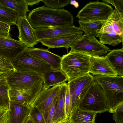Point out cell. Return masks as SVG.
Here are the masks:
<instances>
[{"mask_svg": "<svg viewBox=\"0 0 123 123\" xmlns=\"http://www.w3.org/2000/svg\"><path fill=\"white\" fill-rule=\"evenodd\" d=\"M27 20L34 30L74 25L72 14L64 9H54L45 6L33 9Z\"/></svg>", "mask_w": 123, "mask_h": 123, "instance_id": "cell-1", "label": "cell"}, {"mask_svg": "<svg viewBox=\"0 0 123 123\" xmlns=\"http://www.w3.org/2000/svg\"><path fill=\"white\" fill-rule=\"evenodd\" d=\"M93 76L94 81L99 84L103 90L108 111L113 113L118 106L123 104V76Z\"/></svg>", "mask_w": 123, "mask_h": 123, "instance_id": "cell-2", "label": "cell"}, {"mask_svg": "<svg viewBox=\"0 0 123 123\" xmlns=\"http://www.w3.org/2000/svg\"><path fill=\"white\" fill-rule=\"evenodd\" d=\"M91 55L70 51L62 56L60 70L67 76L68 82L89 73Z\"/></svg>", "mask_w": 123, "mask_h": 123, "instance_id": "cell-3", "label": "cell"}, {"mask_svg": "<svg viewBox=\"0 0 123 123\" xmlns=\"http://www.w3.org/2000/svg\"><path fill=\"white\" fill-rule=\"evenodd\" d=\"M16 71L34 73L42 77L53 68L48 64L32 55L26 49L11 61Z\"/></svg>", "mask_w": 123, "mask_h": 123, "instance_id": "cell-4", "label": "cell"}, {"mask_svg": "<svg viewBox=\"0 0 123 123\" xmlns=\"http://www.w3.org/2000/svg\"><path fill=\"white\" fill-rule=\"evenodd\" d=\"M113 9L104 2H90L86 4L77 13V21L91 22L101 25L107 20Z\"/></svg>", "mask_w": 123, "mask_h": 123, "instance_id": "cell-5", "label": "cell"}, {"mask_svg": "<svg viewBox=\"0 0 123 123\" xmlns=\"http://www.w3.org/2000/svg\"><path fill=\"white\" fill-rule=\"evenodd\" d=\"M82 110L101 113L109 109L100 86L94 81L78 106Z\"/></svg>", "mask_w": 123, "mask_h": 123, "instance_id": "cell-6", "label": "cell"}, {"mask_svg": "<svg viewBox=\"0 0 123 123\" xmlns=\"http://www.w3.org/2000/svg\"><path fill=\"white\" fill-rule=\"evenodd\" d=\"M71 51L86 53L91 55L101 56L109 52L110 49L101 43L95 37L84 33L70 46Z\"/></svg>", "mask_w": 123, "mask_h": 123, "instance_id": "cell-7", "label": "cell"}, {"mask_svg": "<svg viewBox=\"0 0 123 123\" xmlns=\"http://www.w3.org/2000/svg\"><path fill=\"white\" fill-rule=\"evenodd\" d=\"M94 81L93 76L89 73L68 82L71 111L78 106Z\"/></svg>", "mask_w": 123, "mask_h": 123, "instance_id": "cell-8", "label": "cell"}, {"mask_svg": "<svg viewBox=\"0 0 123 123\" xmlns=\"http://www.w3.org/2000/svg\"><path fill=\"white\" fill-rule=\"evenodd\" d=\"M9 88L29 89L43 81L42 77L37 73L15 71L6 78Z\"/></svg>", "mask_w": 123, "mask_h": 123, "instance_id": "cell-9", "label": "cell"}, {"mask_svg": "<svg viewBox=\"0 0 123 123\" xmlns=\"http://www.w3.org/2000/svg\"><path fill=\"white\" fill-rule=\"evenodd\" d=\"M61 84L48 88L43 86L32 104L31 105L37 107L40 111L46 123L49 107L58 94Z\"/></svg>", "mask_w": 123, "mask_h": 123, "instance_id": "cell-10", "label": "cell"}, {"mask_svg": "<svg viewBox=\"0 0 123 123\" xmlns=\"http://www.w3.org/2000/svg\"><path fill=\"white\" fill-rule=\"evenodd\" d=\"M43 81L29 89L9 88L10 101L27 105H31L36 97L43 86Z\"/></svg>", "mask_w": 123, "mask_h": 123, "instance_id": "cell-11", "label": "cell"}, {"mask_svg": "<svg viewBox=\"0 0 123 123\" xmlns=\"http://www.w3.org/2000/svg\"><path fill=\"white\" fill-rule=\"evenodd\" d=\"M38 40L54 38L60 37L83 34V32L79 27L74 25L67 27L40 28L34 30Z\"/></svg>", "mask_w": 123, "mask_h": 123, "instance_id": "cell-12", "label": "cell"}, {"mask_svg": "<svg viewBox=\"0 0 123 123\" xmlns=\"http://www.w3.org/2000/svg\"><path fill=\"white\" fill-rule=\"evenodd\" d=\"M16 25L19 31V40L28 48L34 47L39 42L26 15L18 17Z\"/></svg>", "mask_w": 123, "mask_h": 123, "instance_id": "cell-13", "label": "cell"}, {"mask_svg": "<svg viewBox=\"0 0 123 123\" xmlns=\"http://www.w3.org/2000/svg\"><path fill=\"white\" fill-rule=\"evenodd\" d=\"M28 48L19 40L11 37H0V54L10 61Z\"/></svg>", "mask_w": 123, "mask_h": 123, "instance_id": "cell-14", "label": "cell"}, {"mask_svg": "<svg viewBox=\"0 0 123 123\" xmlns=\"http://www.w3.org/2000/svg\"><path fill=\"white\" fill-rule=\"evenodd\" d=\"M113 14L112 12L107 20L101 25L96 37H98L99 41L103 44H113L118 41L121 37L114 30L112 25Z\"/></svg>", "mask_w": 123, "mask_h": 123, "instance_id": "cell-15", "label": "cell"}, {"mask_svg": "<svg viewBox=\"0 0 123 123\" xmlns=\"http://www.w3.org/2000/svg\"><path fill=\"white\" fill-rule=\"evenodd\" d=\"M90 68L89 73L93 76H117L112 69L105 56L91 55Z\"/></svg>", "mask_w": 123, "mask_h": 123, "instance_id": "cell-16", "label": "cell"}, {"mask_svg": "<svg viewBox=\"0 0 123 123\" xmlns=\"http://www.w3.org/2000/svg\"><path fill=\"white\" fill-rule=\"evenodd\" d=\"M32 107L10 101L8 109V123H25Z\"/></svg>", "mask_w": 123, "mask_h": 123, "instance_id": "cell-17", "label": "cell"}, {"mask_svg": "<svg viewBox=\"0 0 123 123\" xmlns=\"http://www.w3.org/2000/svg\"><path fill=\"white\" fill-rule=\"evenodd\" d=\"M26 50L34 56L49 64L54 70H60L62 57L41 48H28Z\"/></svg>", "mask_w": 123, "mask_h": 123, "instance_id": "cell-18", "label": "cell"}, {"mask_svg": "<svg viewBox=\"0 0 123 123\" xmlns=\"http://www.w3.org/2000/svg\"><path fill=\"white\" fill-rule=\"evenodd\" d=\"M83 34H79L73 35L62 36L48 39L42 40L39 41L42 44L47 47L48 49L64 47L67 50L70 44L80 37Z\"/></svg>", "mask_w": 123, "mask_h": 123, "instance_id": "cell-19", "label": "cell"}, {"mask_svg": "<svg viewBox=\"0 0 123 123\" xmlns=\"http://www.w3.org/2000/svg\"><path fill=\"white\" fill-rule=\"evenodd\" d=\"M118 76H123V48L111 50L105 56Z\"/></svg>", "mask_w": 123, "mask_h": 123, "instance_id": "cell-20", "label": "cell"}, {"mask_svg": "<svg viewBox=\"0 0 123 123\" xmlns=\"http://www.w3.org/2000/svg\"><path fill=\"white\" fill-rule=\"evenodd\" d=\"M42 77L44 84L43 87L46 88L68 80L67 76L60 70L52 69L44 74Z\"/></svg>", "mask_w": 123, "mask_h": 123, "instance_id": "cell-21", "label": "cell"}, {"mask_svg": "<svg viewBox=\"0 0 123 123\" xmlns=\"http://www.w3.org/2000/svg\"><path fill=\"white\" fill-rule=\"evenodd\" d=\"M67 87L68 85L66 82L61 84L57 94L55 111L52 122L58 119H63L67 117L65 113V98Z\"/></svg>", "mask_w": 123, "mask_h": 123, "instance_id": "cell-22", "label": "cell"}, {"mask_svg": "<svg viewBox=\"0 0 123 123\" xmlns=\"http://www.w3.org/2000/svg\"><path fill=\"white\" fill-rule=\"evenodd\" d=\"M97 114L82 110L77 107L71 111L68 117L70 123H96Z\"/></svg>", "mask_w": 123, "mask_h": 123, "instance_id": "cell-23", "label": "cell"}, {"mask_svg": "<svg viewBox=\"0 0 123 123\" xmlns=\"http://www.w3.org/2000/svg\"><path fill=\"white\" fill-rule=\"evenodd\" d=\"M0 4L7 7L15 12L19 17L26 15L29 11L25 0H0Z\"/></svg>", "mask_w": 123, "mask_h": 123, "instance_id": "cell-24", "label": "cell"}, {"mask_svg": "<svg viewBox=\"0 0 123 123\" xmlns=\"http://www.w3.org/2000/svg\"><path fill=\"white\" fill-rule=\"evenodd\" d=\"M18 17L14 11L6 6L0 4V21L10 25L16 24Z\"/></svg>", "mask_w": 123, "mask_h": 123, "instance_id": "cell-25", "label": "cell"}, {"mask_svg": "<svg viewBox=\"0 0 123 123\" xmlns=\"http://www.w3.org/2000/svg\"><path fill=\"white\" fill-rule=\"evenodd\" d=\"M112 25L116 33L123 39V12L116 8L112 11Z\"/></svg>", "mask_w": 123, "mask_h": 123, "instance_id": "cell-26", "label": "cell"}, {"mask_svg": "<svg viewBox=\"0 0 123 123\" xmlns=\"http://www.w3.org/2000/svg\"><path fill=\"white\" fill-rule=\"evenodd\" d=\"M78 22L79 25V28L84 31V33L95 37L96 33L101 26V24L96 23L80 21Z\"/></svg>", "mask_w": 123, "mask_h": 123, "instance_id": "cell-27", "label": "cell"}, {"mask_svg": "<svg viewBox=\"0 0 123 123\" xmlns=\"http://www.w3.org/2000/svg\"><path fill=\"white\" fill-rule=\"evenodd\" d=\"M9 87L7 83L0 86V107L8 109L10 103Z\"/></svg>", "mask_w": 123, "mask_h": 123, "instance_id": "cell-28", "label": "cell"}, {"mask_svg": "<svg viewBox=\"0 0 123 123\" xmlns=\"http://www.w3.org/2000/svg\"><path fill=\"white\" fill-rule=\"evenodd\" d=\"M15 71L11 61L0 54V72L10 75Z\"/></svg>", "mask_w": 123, "mask_h": 123, "instance_id": "cell-29", "label": "cell"}, {"mask_svg": "<svg viewBox=\"0 0 123 123\" xmlns=\"http://www.w3.org/2000/svg\"><path fill=\"white\" fill-rule=\"evenodd\" d=\"M70 1V0H41V1L44 3L45 6L54 9L63 7L69 4Z\"/></svg>", "mask_w": 123, "mask_h": 123, "instance_id": "cell-30", "label": "cell"}, {"mask_svg": "<svg viewBox=\"0 0 123 123\" xmlns=\"http://www.w3.org/2000/svg\"><path fill=\"white\" fill-rule=\"evenodd\" d=\"M29 116L31 118L34 123H46L44 117L41 112L35 106H32Z\"/></svg>", "mask_w": 123, "mask_h": 123, "instance_id": "cell-31", "label": "cell"}, {"mask_svg": "<svg viewBox=\"0 0 123 123\" xmlns=\"http://www.w3.org/2000/svg\"><path fill=\"white\" fill-rule=\"evenodd\" d=\"M10 25L0 21V37L8 38L11 37L9 32Z\"/></svg>", "mask_w": 123, "mask_h": 123, "instance_id": "cell-32", "label": "cell"}, {"mask_svg": "<svg viewBox=\"0 0 123 123\" xmlns=\"http://www.w3.org/2000/svg\"><path fill=\"white\" fill-rule=\"evenodd\" d=\"M57 95L56 96L49 107L48 113V118L47 123H52L55 112L57 98Z\"/></svg>", "mask_w": 123, "mask_h": 123, "instance_id": "cell-33", "label": "cell"}, {"mask_svg": "<svg viewBox=\"0 0 123 123\" xmlns=\"http://www.w3.org/2000/svg\"><path fill=\"white\" fill-rule=\"evenodd\" d=\"M102 1L108 4H111L115 7V8L123 12V0H102Z\"/></svg>", "mask_w": 123, "mask_h": 123, "instance_id": "cell-34", "label": "cell"}, {"mask_svg": "<svg viewBox=\"0 0 123 123\" xmlns=\"http://www.w3.org/2000/svg\"><path fill=\"white\" fill-rule=\"evenodd\" d=\"M65 110L66 116L68 117L70 115L71 110L70 96L68 85L65 98Z\"/></svg>", "mask_w": 123, "mask_h": 123, "instance_id": "cell-35", "label": "cell"}, {"mask_svg": "<svg viewBox=\"0 0 123 123\" xmlns=\"http://www.w3.org/2000/svg\"><path fill=\"white\" fill-rule=\"evenodd\" d=\"M8 109L0 107V123H8Z\"/></svg>", "mask_w": 123, "mask_h": 123, "instance_id": "cell-36", "label": "cell"}, {"mask_svg": "<svg viewBox=\"0 0 123 123\" xmlns=\"http://www.w3.org/2000/svg\"><path fill=\"white\" fill-rule=\"evenodd\" d=\"M112 118L116 123H123V111H114Z\"/></svg>", "mask_w": 123, "mask_h": 123, "instance_id": "cell-37", "label": "cell"}, {"mask_svg": "<svg viewBox=\"0 0 123 123\" xmlns=\"http://www.w3.org/2000/svg\"><path fill=\"white\" fill-rule=\"evenodd\" d=\"M9 75L0 72V86L7 83L6 78Z\"/></svg>", "mask_w": 123, "mask_h": 123, "instance_id": "cell-38", "label": "cell"}, {"mask_svg": "<svg viewBox=\"0 0 123 123\" xmlns=\"http://www.w3.org/2000/svg\"><path fill=\"white\" fill-rule=\"evenodd\" d=\"M28 5L32 6L33 5L38 4L41 0H25Z\"/></svg>", "mask_w": 123, "mask_h": 123, "instance_id": "cell-39", "label": "cell"}, {"mask_svg": "<svg viewBox=\"0 0 123 123\" xmlns=\"http://www.w3.org/2000/svg\"><path fill=\"white\" fill-rule=\"evenodd\" d=\"M68 117H66L63 119H59L51 123H66Z\"/></svg>", "mask_w": 123, "mask_h": 123, "instance_id": "cell-40", "label": "cell"}, {"mask_svg": "<svg viewBox=\"0 0 123 123\" xmlns=\"http://www.w3.org/2000/svg\"><path fill=\"white\" fill-rule=\"evenodd\" d=\"M70 3L74 6L76 8H77L79 6V3L75 0H70Z\"/></svg>", "mask_w": 123, "mask_h": 123, "instance_id": "cell-41", "label": "cell"}, {"mask_svg": "<svg viewBox=\"0 0 123 123\" xmlns=\"http://www.w3.org/2000/svg\"><path fill=\"white\" fill-rule=\"evenodd\" d=\"M114 111H123V104L118 106L115 110Z\"/></svg>", "mask_w": 123, "mask_h": 123, "instance_id": "cell-42", "label": "cell"}, {"mask_svg": "<svg viewBox=\"0 0 123 123\" xmlns=\"http://www.w3.org/2000/svg\"><path fill=\"white\" fill-rule=\"evenodd\" d=\"M25 123H34L31 117L29 115Z\"/></svg>", "mask_w": 123, "mask_h": 123, "instance_id": "cell-43", "label": "cell"}, {"mask_svg": "<svg viewBox=\"0 0 123 123\" xmlns=\"http://www.w3.org/2000/svg\"><path fill=\"white\" fill-rule=\"evenodd\" d=\"M66 123H70L69 119L68 117V119Z\"/></svg>", "mask_w": 123, "mask_h": 123, "instance_id": "cell-44", "label": "cell"}]
</instances>
